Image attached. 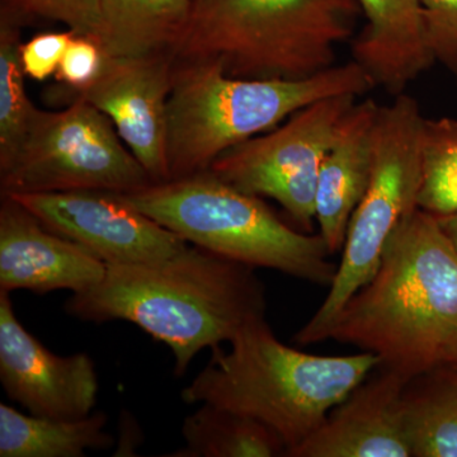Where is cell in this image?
<instances>
[{
    "label": "cell",
    "instance_id": "8992f818",
    "mask_svg": "<svg viewBox=\"0 0 457 457\" xmlns=\"http://www.w3.org/2000/svg\"><path fill=\"white\" fill-rule=\"evenodd\" d=\"M123 197L189 245L253 269L330 286L337 269L323 237L286 225L261 197L245 194L210 170L150 183Z\"/></svg>",
    "mask_w": 457,
    "mask_h": 457
},
{
    "label": "cell",
    "instance_id": "7c38bea8",
    "mask_svg": "<svg viewBox=\"0 0 457 457\" xmlns=\"http://www.w3.org/2000/svg\"><path fill=\"white\" fill-rule=\"evenodd\" d=\"M174 64L176 60L171 54L104 55L97 78L73 95L106 114L153 183L170 179L165 129Z\"/></svg>",
    "mask_w": 457,
    "mask_h": 457
},
{
    "label": "cell",
    "instance_id": "ba28073f",
    "mask_svg": "<svg viewBox=\"0 0 457 457\" xmlns=\"http://www.w3.org/2000/svg\"><path fill=\"white\" fill-rule=\"evenodd\" d=\"M153 183L112 121L80 97L57 112L38 111L25 140L0 165V194L78 189L137 191Z\"/></svg>",
    "mask_w": 457,
    "mask_h": 457
},
{
    "label": "cell",
    "instance_id": "f1b7e54d",
    "mask_svg": "<svg viewBox=\"0 0 457 457\" xmlns=\"http://www.w3.org/2000/svg\"><path fill=\"white\" fill-rule=\"evenodd\" d=\"M445 363H447V365L457 366V342L456 345L451 348L449 354H447L446 361H445Z\"/></svg>",
    "mask_w": 457,
    "mask_h": 457
},
{
    "label": "cell",
    "instance_id": "277c9868",
    "mask_svg": "<svg viewBox=\"0 0 457 457\" xmlns=\"http://www.w3.org/2000/svg\"><path fill=\"white\" fill-rule=\"evenodd\" d=\"M375 88L357 62L299 80L228 77L209 62H176L167 104L165 159L170 179L209 170L231 147L286 121L320 99Z\"/></svg>",
    "mask_w": 457,
    "mask_h": 457
},
{
    "label": "cell",
    "instance_id": "7402d4cb",
    "mask_svg": "<svg viewBox=\"0 0 457 457\" xmlns=\"http://www.w3.org/2000/svg\"><path fill=\"white\" fill-rule=\"evenodd\" d=\"M418 207L436 218L457 213V120H426Z\"/></svg>",
    "mask_w": 457,
    "mask_h": 457
},
{
    "label": "cell",
    "instance_id": "3957f363",
    "mask_svg": "<svg viewBox=\"0 0 457 457\" xmlns=\"http://www.w3.org/2000/svg\"><path fill=\"white\" fill-rule=\"evenodd\" d=\"M378 366L380 359L371 352L318 356L295 350L279 342L261 318L237 333L230 351L212 350L209 365L180 398L186 404L210 403L260 420L278 433L288 453Z\"/></svg>",
    "mask_w": 457,
    "mask_h": 457
},
{
    "label": "cell",
    "instance_id": "5bb4252c",
    "mask_svg": "<svg viewBox=\"0 0 457 457\" xmlns=\"http://www.w3.org/2000/svg\"><path fill=\"white\" fill-rule=\"evenodd\" d=\"M106 269L88 249L54 233L13 197L2 196L0 291L83 293L104 278Z\"/></svg>",
    "mask_w": 457,
    "mask_h": 457
},
{
    "label": "cell",
    "instance_id": "d4e9b609",
    "mask_svg": "<svg viewBox=\"0 0 457 457\" xmlns=\"http://www.w3.org/2000/svg\"><path fill=\"white\" fill-rule=\"evenodd\" d=\"M104 59L101 45L95 38L75 35L62 56L55 78L73 92L82 90L97 78Z\"/></svg>",
    "mask_w": 457,
    "mask_h": 457
},
{
    "label": "cell",
    "instance_id": "9a60e30c",
    "mask_svg": "<svg viewBox=\"0 0 457 457\" xmlns=\"http://www.w3.org/2000/svg\"><path fill=\"white\" fill-rule=\"evenodd\" d=\"M380 106L366 99L343 117L324 156L315 192V220L330 254L342 251L352 215L369 187Z\"/></svg>",
    "mask_w": 457,
    "mask_h": 457
},
{
    "label": "cell",
    "instance_id": "6da1fadb",
    "mask_svg": "<svg viewBox=\"0 0 457 457\" xmlns=\"http://www.w3.org/2000/svg\"><path fill=\"white\" fill-rule=\"evenodd\" d=\"M106 266L104 278L73 294L65 312L90 323L135 324L170 348L179 378L204 348L230 343L266 314V291L253 267L198 245L154 263Z\"/></svg>",
    "mask_w": 457,
    "mask_h": 457
},
{
    "label": "cell",
    "instance_id": "7a4b0ae2",
    "mask_svg": "<svg viewBox=\"0 0 457 457\" xmlns=\"http://www.w3.org/2000/svg\"><path fill=\"white\" fill-rule=\"evenodd\" d=\"M330 338L371 352L408 381L444 365L457 342V252L436 216L417 207L399 222Z\"/></svg>",
    "mask_w": 457,
    "mask_h": 457
},
{
    "label": "cell",
    "instance_id": "9c48e42d",
    "mask_svg": "<svg viewBox=\"0 0 457 457\" xmlns=\"http://www.w3.org/2000/svg\"><path fill=\"white\" fill-rule=\"evenodd\" d=\"M357 96L320 99L279 128L231 147L209 170L239 191L278 201L297 224L315 220L319 170Z\"/></svg>",
    "mask_w": 457,
    "mask_h": 457
},
{
    "label": "cell",
    "instance_id": "603a6c76",
    "mask_svg": "<svg viewBox=\"0 0 457 457\" xmlns=\"http://www.w3.org/2000/svg\"><path fill=\"white\" fill-rule=\"evenodd\" d=\"M2 16L21 26L32 18L64 23L77 36L99 41L101 0H0Z\"/></svg>",
    "mask_w": 457,
    "mask_h": 457
},
{
    "label": "cell",
    "instance_id": "d6986e66",
    "mask_svg": "<svg viewBox=\"0 0 457 457\" xmlns=\"http://www.w3.org/2000/svg\"><path fill=\"white\" fill-rule=\"evenodd\" d=\"M403 403L413 457H457V366L411 378Z\"/></svg>",
    "mask_w": 457,
    "mask_h": 457
},
{
    "label": "cell",
    "instance_id": "83f0119b",
    "mask_svg": "<svg viewBox=\"0 0 457 457\" xmlns=\"http://www.w3.org/2000/svg\"><path fill=\"white\" fill-rule=\"evenodd\" d=\"M437 220L445 236L449 237L451 245H453L457 252V213L455 215L442 216V218H437Z\"/></svg>",
    "mask_w": 457,
    "mask_h": 457
},
{
    "label": "cell",
    "instance_id": "cb8c5ba5",
    "mask_svg": "<svg viewBox=\"0 0 457 457\" xmlns=\"http://www.w3.org/2000/svg\"><path fill=\"white\" fill-rule=\"evenodd\" d=\"M423 11L427 44L457 80V0H418Z\"/></svg>",
    "mask_w": 457,
    "mask_h": 457
},
{
    "label": "cell",
    "instance_id": "52a82bcc",
    "mask_svg": "<svg viewBox=\"0 0 457 457\" xmlns=\"http://www.w3.org/2000/svg\"><path fill=\"white\" fill-rule=\"evenodd\" d=\"M423 122L418 102L405 93L387 106H380L369 187L352 215L329 293L295 337L299 345L330 338L345 303L374 278L385 245L399 222L417 209Z\"/></svg>",
    "mask_w": 457,
    "mask_h": 457
},
{
    "label": "cell",
    "instance_id": "2e32d148",
    "mask_svg": "<svg viewBox=\"0 0 457 457\" xmlns=\"http://www.w3.org/2000/svg\"><path fill=\"white\" fill-rule=\"evenodd\" d=\"M365 26L351 41L352 60L375 87L396 97L435 64L418 0H357Z\"/></svg>",
    "mask_w": 457,
    "mask_h": 457
},
{
    "label": "cell",
    "instance_id": "44dd1931",
    "mask_svg": "<svg viewBox=\"0 0 457 457\" xmlns=\"http://www.w3.org/2000/svg\"><path fill=\"white\" fill-rule=\"evenodd\" d=\"M21 45L20 25L0 14V165L17 152L40 111L27 96Z\"/></svg>",
    "mask_w": 457,
    "mask_h": 457
},
{
    "label": "cell",
    "instance_id": "5b68a950",
    "mask_svg": "<svg viewBox=\"0 0 457 457\" xmlns=\"http://www.w3.org/2000/svg\"><path fill=\"white\" fill-rule=\"evenodd\" d=\"M361 16L357 0H192L173 56L242 79H305L337 65Z\"/></svg>",
    "mask_w": 457,
    "mask_h": 457
},
{
    "label": "cell",
    "instance_id": "ac0fdd59",
    "mask_svg": "<svg viewBox=\"0 0 457 457\" xmlns=\"http://www.w3.org/2000/svg\"><path fill=\"white\" fill-rule=\"evenodd\" d=\"M107 416L93 411L79 420L22 414L0 404V457H82L88 450H107L114 440L104 431Z\"/></svg>",
    "mask_w": 457,
    "mask_h": 457
},
{
    "label": "cell",
    "instance_id": "484cf974",
    "mask_svg": "<svg viewBox=\"0 0 457 457\" xmlns=\"http://www.w3.org/2000/svg\"><path fill=\"white\" fill-rule=\"evenodd\" d=\"M75 33L46 32L33 36L31 40L21 45V62L27 77L44 82L55 75L69 44Z\"/></svg>",
    "mask_w": 457,
    "mask_h": 457
},
{
    "label": "cell",
    "instance_id": "4316f807",
    "mask_svg": "<svg viewBox=\"0 0 457 457\" xmlns=\"http://www.w3.org/2000/svg\"><path fill=\"white\" fill-rule=\"evenodd\" d=\"M120 441L116 456H132L135 451L143 444L141 429L137 420L130 413H122L121 423H120Z\"/></svg>",
    "mask_w": 457,
    "mask_h": 457
},
{
    "label": "cell",
    "instance_id": "e0dca14e",
    "mask_svg": "<svg viewBox=\"0 0 457 457\" xmlns=\"http://www.w3.org/2000/svg\"><path fill=\"white\" fill-rule=\"evenodd\" d=\"M192 0H101L98 44L104 55H173L187 29Z\"/></svg>",
    "mask_w": 457,
    "mask_h": 457
},
{
    "label": "cell",
    "instance_id": "30bf717a",
    "mask_svg": "<svg viewBox=\"0 0 457 457\" xmlns=\"http://www.w3.org/2000/svg\"><path fill=\"white\" fill-rule=\"evenodd\" d=\"M5 196L13 197L45 227L83 245L106 264L154 263L189 245L132 206L121 192L78 189Z\"/></svg>",
    "mask_w": 457,
    "mask_h": 457
},
{
    "label": "cell",
    "instance_id": "4fadbf2b",
    "mask_svg": "<svg viewBox=\"0 0 457 457\" xmlns=\"http://www.w3.org/2000/svg\"><path fill=\"white\" fill-rule=\"evenodd\" d=\"M407 383L378 366L287 457H413L403 403Z\"/></svg>",
    "mask_w": 457,
    "mask_h": 457
},
{
    "label": "cell",
    "instance_id": "ffe728a7",
    "mask_svg": "<svg viewBox=\"0 0 457 457\" xmlns=\"http://www.w3.org/2000/svg\"><path fill=\"white\" fill-rule=\"evenodd\" d=\"M185 446L173 457H286L278 433L254 418L201 403L182 425Z\"/></svg>",
    "mask_w": 457,
    "mask_h": 457
},
{
    "label": "cell",
    "instance_id": "8fae6325",
    "mask_svg": "<svg viewBox=\"0 0 457 457\" xmlns=\"http://www.w3.org/2000/svg\"><path fill=\"white\" fill-rule=\"evenodd\" d=\"M0 383L32 416L79 420L97 405L99 381L88 353L57 356L18 320L0 291Z\"/></svg>",
    "mask_w": 457,
    "mask_h": 457
}]
</instances>
